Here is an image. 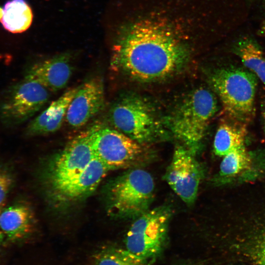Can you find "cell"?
Masks as SVG:
<instances>
[{"label":"cell","mask_w":265,"mask_h":265,"mask_svg":"<svg viewBox=\"0 0 265 265\" xmlns=\"http://www.w3.org/2000/svg\"><path fill=\"white\" fill-rule=\"evenodd\" d=\"M188 53L168 33L153 26H134L113 46L112 69L138 81L166 78L186 64Z\"/></svg>","instance_id":"1"},{"label":"cell","mask_w":265,"mask_h":265,"mask_svg":"<svg viewBox=\"0 0 265 265\" xmlns=\"http://www.w3.org/2000/svg\"><path fill=\"white\" fill-rule=\"evenodd\" d=\"M257 77L247 69L234 66L214 71L210 82L230 118L247 124L255 113Z\"/></svg>","instance_id":"2"},{"label":"cell","mask_w":265,"mask_h":265,"mask_svg":"<svg viewBox=\"0 0 265 265\" xmlns=\"http://www.w3.org/2000/svg\"><path fill=\"white\" fill-rule=\"evenodd\" d=\"M89 130L94 157L109 170L141 168L155 158L144 144L115 129L96 124Z\"/></svg>","instance_id":"3"},{"label":"cell","mask_w":265,"mask_h":265,"mask_svg":"<svg viewBox=\"0 0 265 265\" xmlns=\"http://www.w3.org/2000/svg\"><path fill=\"white\" fill-rule=\"evenodd\" d=\"M217 111L215 97L200 88L184 99L172 114L168 125L175 136L195 154L198 152L211 120Z\"/></svg>","instance_id":"4"},{"label":"cell","mask_w":265,"mask_h":265,"mask_svg":"<svg viewBox=\"0 0 265 265\" xmlns=\"http://www.w3.org/2000/svg\"><path fill=\"white\" fill-rule=\"evenodd\" d=\"M152 175L141 167L116 178L108 190V213L119 218H136L149 210L154 198Z\"/></svg>","instance_id":"5"},{"label":"cell","mask_w":265,"mask_h":265,"mask_svg":"<svg viewBox=\"0 0 265 265\" xmlns=\"http://www.w3.org/2000/svg\"><path fill=\"white\" fill-rule=\"evenodd\" d=\"M108 118L115 129L142 144L154 141L162 134L152 107L134 95L118 98L109 109Z\"/></svg>","instance_id":"6"},{"label":"cell","mask_w":265,"mask_h":265,"mask_svg":"<svg viewBox=\"0 0 265 265\" xmlns=\"http://www.w3.org/2000/svg\"><path fill=\"white\" fill-rule=\"evenodd\" d=\"M172 213L169 206L162 205L136 217L127 234L126 248L148 261L155 257L167 240Z\"/></svg>","instance_id":"7"},{"label":"cell","mask_w":265,"mask_h":265,"mask_svg":"<svg viewBox=\"0 0 265 265\" xmlns=\"http://www.w3.org/2000/svg\"><path fill=\"white\" fill-rule=\"evenodd\" d=\"M50 92L38 82L24 77L7 86L0 94V122L9 128L23 123L47 103Z\"/></svg>","instance_id":"8"},{"label":"cell","mask_w":265,"mask_h":265,"mask_svg":"<svg viewBox=\"0 0 265 265\" xmlns=\"http://www.w3.org/2000/svg\"><path fill=\"white\" fill-rule=\"evenodd\" d=\"M94 157L88 129L74 137L51 161L47 176L49 191L82 172Z\"/></svg>","instance_id":"9"},{"label":"cell","mask_w":265,"mask_h":265,"mask_svg":"<svg viewBox=\"0 0 265 265\" xmlns=\"http://www.w3.org/2000/svg\"><path fill=\"white\" fill-rule=\"evenodd\" d=\"M195 155L186 146L178 145L163 176L170 188L188 206L195 201L204 177L203 167Z\"/></svg>","instance_id":"10"},{"label":"cell","mask_w":265,"mask_h":265,"mask_svg":"<svg viewBox=\"0 0 265 265\" xmlns=\"http://www.w3.org/2000/svg\"><path fill=\"white\" fill-rule=\"evenodd\" d=\"M104 105L103 81L99 78L91 79L78 87L68 106L65 120L73 128H81L96 116Z\"/></svg>","instance_id":"11"},{"label":"cell","mask_w":265,"mask_h":265,"mask_svg":"<svg viewBox=\"0 0 265 265\" xmlns=\"http://www.w3.org/2000/svg\"><path fill=\"white\" fill-rule=\"evenodd\" d=\"M109 171L94 157L82 172L49 191V193L52 199L58 204L76 202L93 192Z\"/></svg>","instance_id":"12"},{"label":"cell","mask_w":265,"mask_h":265,"mask_svg":"<svg viewBox=\"0 0 265 265\" xmlns=\"http://www.w3.org/2000/svg\"><path fill=\"white\" fill-rule=\"evenodd\" d=\"M72 74L70 57L64 53L31 64L26 69L24 78L38 82L50 91L56 92L66 87Z\"/></svg>","instance_id":"13"},{"label":"cell","mask_w":265,"mask_h":265,"mask_svg":"<svg viewBox=\"0 0 265 265\" xmlns=\"http://www.w3.org/2000/svg\"><path fill=\"white\" fill-rule=\"evenodd\" d=\"M78 89L75 87L68 89L51 103L28 124L26 134L28 136L45 135L58 130L65 119L68 106Z\"/></svg>","instance_id":"14"},{"label":"cell","mask_w":265,"mask_h":265,"mask_svg":"<svg viewBox=\"0 0 265 265\" xmlns=\"http://www.w3.org/2000/svg\"><path fill=\"white\" fill-rule=\"evenodd\" d=\"M34 225L33 212L25 204L11 205L0 213V228L10 240L16 241L25 238L32 231Z\"/></svg>","instance_id":"15"},{"label":"cell","mask_w":265,"mask_h":265,"mask_svg":"<svg viewBox=\"0 0 265 265\" xmlns=\"http://www.w3.org/2000/svg\"><path fill=\"white\" fill-rule=\"evenodd\" d=\"M232 50L246 69L265 85V56L257 42L249 36H243L235 42Z\"/></svg>","instance_id":"16"},{"label":"cell","mask_w":265,"mask_h":265,"mask_svg":"<svg viewBox=\"0 0 265 265\" xmlns=\"http://www.w3.org/2000/svg\"><path fill=\"white\" fill-rule=\"evenodd\" d=\"M245 125L233 119L232 122L221 123L214 136L213 149L215 154L224 157L244 146L246 135Z\"/></svg>","instance_id":"17"},{"label":"cell","mask_w":265,"mask_h":265,"mask_svg":"<svg viewBox=\"0 0 265 265\" xmlns=\"http://www.w3.org/2000/svg\"><path fill=\"white\" fill-rule=\"evenodd\" d=\"M32 19V10L25 0H9L2 8L0 21L6 30L16 33L27 30Z\"/></svg>","instance_id":"18"},{"label":"cell","mask_w":265,"mask_h":265,"mask_svg":"<svg viewBox=\"0 0 265 265\" xmlns=\"http://www.w3.org/2000/svg\"><path fill=\"white\" fill-rule=\"evenodd\" d=\"M251 165V157L244 146L224 156L219 175L223 178L235 177L249 170Z\"/></svg>","instance_id":"19"},{"label":"cell","mask_w":265,"mask_h":265,"mask_svg":"<svg viewBox=\"0 0 265 265\" xmlns=\"http://www.w3.org/2000/svg\"><path fill=\"white\" fill-rule=\"evenodd\" d=\"M96 265H149L148 260L139 257L126 248L107 247L95 257Z\"/></svg>","instance_id":"20"},{"label":"cell","mask_w":265,"mask_h":265,"mask_svg":"<svg viewBox=\"0 0 265 265\" xmlns=\"http://www.w3.org/2000/svg\"><path fill=\"white\" fill-rule=\"evenodd\" d=\"M253 214L260 228L255 240V257L259 265H265V209Z\"/></svg>","instance_id":"21"},{"label":"cell","mask_w":265,"mask_h":265,"mask_svg":"<svg viewBox=\"0 0 265 265\" xmlns=\"http://www.w3.org/2000/svg\"><path fill=\"white\" fill-rule=\"evenodd\" d=\"M12 173L6 167L0 166V207L4 202L14 184Z\"/></svg>","instance_id":"22"},{"label":"cell","mask_w":265,"mask_h":265,"mask_svg":"<svg viewBox=\"0 0 265 265\" xmlns=\"http://www.w3.org/2000/svg\"><path fill=\"white\" fill-rule=\"evenodd\" d=\"M261 113L263 122L264 129L265 133V99H264L261 103Z\"/></svg>","instance_id":"23"},{"label":"cell","mask_w":265,"mask_h":265,"mask_svg":"<svg viewBox=\"0 0 265 265\" xmlns=\"http://www.w3.org/2000/svg\"><path fill=\"white\" fill-rule=\"evenodd\" d=\"M1 208L0 207V213L1 212ZM4 237V235L3 234V232H2L0 228V246L1 245L2 241L3 240V238Z\"/></svg>","instance_id":"24"},{"label":"cell","mask_w":265,"mask_h":265,"mask_svg":"<svg viewBox=\"0 0 265 265\" xmlns=\"http://www.w3.org/2000/svg\"><path fill=\"white\" fill-rule=\"evenodd\" d=\"M179 265H198L195 264H192V263H185V264H180Z\"/></svg>","instance_id":"25"},{"label":"cell","mask_w":265,"mask_h":265,"mask_svg":"<svg viewBox=\"0 0 265 265\" xmlns=\"http://www.w3.org/2000/svg\"><path fill=\"white\" fill-rule=\"evenodd\" d=\"M1 14H2V8L0 7V18L1 17Z\"/></svg>","instance_id":"26"}]
</instances>
